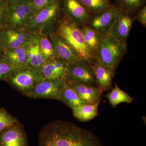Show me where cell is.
Returning <instances> with one entry per match:
<instances>
[{
    "mask_svg": "<svg viewBox=\"0 0 146 146\" xmlns=\"http://www.w3.org/2000/svg\"><path fill=\"white\" fill-rule=\"evenodd\" d=\"M135 13L120 9L106 33L119 41L126 42L133 22L136 20Z\"/></svg>",
    "mask_w": 146,
    "mask_h": 146,
    "instance_id": "52a82bcc",
    "label": "cell"
},
{
    "mask_svg": "<svg viewBox=\"0 0 146 146\" xmlns=\"http://www.w3.org/2000/svg\"><path fill=\"white\" fill-rule=\"evenodd\" d=\"M0 146H28L23 127L19 122L0 132Z\"/></svg>",
    "mask_w": 146,
    "mask_h": 146,
    "instance_id": "4fadbf2b",
    "label": "cell"
},
{
    "mask_svg": "<svg viewBox=\"0 0 146 146\" xmlns=\"http://www.w3.org/2000/svg\"><path fill=\"white\" fill-rule=\"evenodd\" d=\"M63 16L78 26L86 25L91 14L79 0H62Z\"/></svg>",
    "mask_w": 146,
    "mask_h": 146,
    "instance_id": "30bf717a",
    "label": "cell"
},
{
    "mask_svg": "<svg viewBox=\"0 0 146 146\" xmlns=\"http://www.w3.org/2000/svg\"><path fill=\"white\" fill-rule=\"evenodd\" d=\"M45 62L39 48L38 38L36 35H34L26 46V65L35 69H39Z\"/></svg>",
    "mask_w": 146,
    "mask_h": 146,
    "instance_id": "ac0fdd59",
    "label": "cell"
},
{
    "mask_svg": "<svg viewBox=\"0 0 146 146\" xmlns=\"http://www.w3.org/2000/svg\"><path fill=\"white\" fill-rule=\"evenodd\" d=\"M62 16L63 1L53 0L35 14L26 31L33 35H48L54 31Z\"/></svg>",
    "mask_w": 146,
    "mask_h": 146,
    "instance_id": "3957f363",
    "label": "cell"
},
{
    "mask_svg": "<svg viewBox=\"0 0 146 146\" xmlns=\"http://www.w3.org/2000/svg\"><path fill=\"white\" fill-rule=\"evenodd\" d=\"M48 36L56 57L68 63H76L82 60L79 58L74 50L65 40L54 32Z\"/></svg>",
    "mask_w": 146,
    "mask_h": 146,
    "instance_id": "9a60e30c",
    "label": "cell"
},
{
    "mask_svg": "<svg viewBox=\"0 0 146 146\" xmlns=\"http://www.w3.org/2000/svg\"><path fill=\"white\" fill-rule=\"evenodd\" d=\"M53 0H31L30 2L35 13L51 2Z\"/></svg>",
    "mask_w": 146,
    "mask_h": 146,
    "instance_id": "f546056e",
    "label": "cell"
},
{
    "mask_svg": "<svg viewBox=\"0 0 146 146\" xmlns=\"http://www.w3.org/2000/svg\"><path fill=\"white\" fill-rule=\"evenodd\" d=\"M136 20L145 27H146V6H144L135 13Z\"/></svg>",
    "mask_w": 146,
    "mask_h": 146,
    "instance_id": "4dcf8cb0",
    "label": "cell"
},
{
    "mask_svg": "<svg viewBox=\"0 0 146 146\" xmlns=\"http://www.w3.org/2000/svg\"><path fill=\"white\" fill-rule=\"evenodd\" d=\"M2 31L4 49H14L27 46L34 36L26 30L6 28L2 29Z\"/></svg>",
    "mask_w": 146,
    "mask_h": 146,
    "instance_id": "5bb4252c",
    "label": "cell"
},
{
    "mask_svg": "<svg viewBox=\"0 0 146 146\" xmlns=\"http://www.w3.org/2000/svg\"><path fill=\"white\" fill-rule=\"evenodd\" d=\"M68 65L69 63L56 56L45 61L39 70L44 79L66 81Z\"/></svg>",
    "mask_w": 146,
    "mask_h": 146,
    "instance_id": "9c48e42d",
    "label": "cell"
},
{
    "mask_svg": "<svg viewBox=\"0 0 146 146\" xmlns=\"http://www.w3.org/2000/svg\"><path fill=\"white\" fill-rule=\"evenodd\" d=\"M18 122L17 119L5 109H0V132Z\"/></svg>",
    "mask_w": 146,
    "mask_h": 146,
    "instance_id": "4316f807",
    "label": "cell"
},
{
    "mask_svg": "<svg viewBox=\"0 0 146 146\" xmlns=\"http://www.w3.org/2000/svg\"><path fill=\"white\" fill-rule=\"evenodd\" d=\"M54 32L65 40L81 60L91 64L96 61L95 54L86 44L80 27L63 14Z\"/></svg>",
    "mask_w": 146,
    "mask_h": 146,
    "instance_id": "7a4b0ae2",
    "label": "cell"
},
{
    "mask_svg": "<svg viewBox=\"0 0 146 146\" xmlns=\"http://www.w3.org/2000/svg\"><path fill=\"white\" fill-rule=\"evenodd\" d=\"M38 38L39 48L45 61L56 57L53 47L48 35H36Z\"/></svg>",
    "mask_w": 146,
    "mask_h": 146,
    "instance_id": "cb8c5ba5",
    "label": "cell"
},
{
    "mask_svg": "<svg viewBox=\"0 0 146 146\" xmlns=\"http://www.w3.org/2000/svg\"><path fill=\"white\" fill-rule=\"evenodd\" d=\"M58 100L63 102L71 109L78 106L86 104L66 81L63 82L61 85Z\"/></svg>",
    "mask_w": 146,
    "mask_h": 146,
    "instance_id": "d6986e66",
    "label": "cell"
},
{
    "mask_svg": "<svg viewBox=\"0 0 146 146\" xmlns=\"http://www.w3.org/2000/svg\"><path fill=\"white\" fill-rule=\"evenodd\" d=\"M15 68L13 67L2 54H0V81L4 80Z\"/></svg>",
    "mask_w": 146,
    "mask_h": 146,
    "instance_id": "83f0119b",
    "label": "cell"
},
{
    "mask_svg": "<svg viewBox=\"0 0 146 146\" xmlns=\"http://www.w3.org/2000/svg\"><path fill=\"white\" fill-rule=\"evenodd\" d=\"M26 46L14 49H4L3 54L15 68L26 66Z\"/></svg>",
    "mask_w": 146,
    "mask_h": 146,
    "instance_id": "ffe728a7",
    "label": "cell"
},
{
    "mask_svg": "<svg viewBox=\"0 0 146 146\" xmlns=\"http://www.w3.org/2000/svg\"><path fill=\"white\" fill-rule=\"evenodd\" d=\"M86 44L95 54L96 52L99 44L101 35L88 26L84 25L80 27Z\"/></svg>",
    "mask_w": 146,
    "mask_h": 146,
    "instance_id": "603a6c76",
    "label": "cell"
},
{
    "mask_svg": "<svg viewBox=\"0 0 146 146\" xmlns=\"http://www.w3.org/2000/svg\"><path fill=\"white\" fill-rule=\"evenodd\" d=\"M96 80V86L103 91L111 89L115 72L96 61L91 64Z\"/></svg>",
    "mask_w": 146,
    "mask_h": 146,
    "instance_id": "e0dca14e",
    "label": "cell"
},
{
    "mask_svg": "<svg viewBox=\"0 0 146 146\" xmlns=\"http://www.w3.org/2000/svg\"><path fill=\"white\" fill-rule=\"evenodd\" d=\"M39 146H104L92 131L72 122L55 121L43 127Z\"/></svg>",
    "mask_w": 146,
    "mask_h": 146,
    "instance_id": "6da1fadb",
    "label": "cell"
},
{
    "mask_svg": "<svg viewBox=\"0 0 146 146\" xmlns=\"http://www.w3.org/2000/svg\"><path fill=\"white\" fill-rule=\"evenodd\" d=\"M43 80L39 69L26 66L15 68L5 81L24 96L28 97L36 84Z\"/></svg>",
    "mask_w": 146,
    "mask_h": 146,
    "instance_id": "5b68a950",
    "label": "cell"
},
{
    "mask_svg": "<svg viewBox=\"0 0 146 146\" xmlns=\"http://www.w3.org/2000/svg\"><path fill=\"white\" fill-rule=\"evenodd\" d=\"M66 81L96 86L91 64L83 60L69 63Z\"/></svg>",
    "mask_w": 146,
    "mask_h": 146,
    "instance_id": "ba28073f",
    "label": "cell"
},
{
    "mask_svg": "<svg viewBox=\"0 0 146 146\" xmlns=\"http://www.w3.org/2000/svg\"><path fill=\"white\" fill-rule=\"evenodd\" d=\"M35 14L30 2L9 5L6 28L26 31Z\"/></svg>",
    "mask_w": 146,
    "mask_h": 146,
    "instance_id": "8992f818",
    "label": "cell"
},
{
    "mask_svg": "<svg viewBox=\"0 0 146 146\" xmlns=\"http://www.w3.org/2000/svg\"><path fill=\"white\" fill-rule=\"evenodd\" d=\"M91 15L107 9L112 5L110 0H79Z\"/></svg>",
    "mask_w": 146,
    "mask_h": 146,
    "instance_id": "d4e9b609",
    "label": "cell"
},
{
    "mask_svg": "<svg viewBox=\"0 0 146 146\" xmlns=\"http://www.w3.org/2000/svg\"><path fill=\"white\" fill-rule=\"evenodd\" d=\"M102 99L94 104H84L73 108L72 110L76 119L82 122L91 121L98 115L99 105Z\"/></svg>",
    "mask_w": 146,
    "mask_h": 146,
    "instance_id": "44dd1931",
    "label": "cell"
},
{
    "mask_svg": "<svg viewBox=\"0 0 146 146\" xmlns=\"http://www.w3.org/2000/svg\"><path fill=\"white\" fill-rule=\"evenodd\" d=\"M120 9L115 5L95 14L91 15L86 25L100 35L105 33L110 28Z\"/></svg>",
    "mask_w": 146,
    "mask_h": 146,
    "instance_id": "8fae6325",
    "label": "cell"
},
{
    "mask_svg": "<svg viewBox=\"0 0 146 146\" xmlns=\"http://www.w3.org/2000/svg\"><path fill=\"white\" fill-rule=\"evenodd\" d=\"M63 82L44 79L36 84L29 98L58 100Z\"/></svg>",
    "mask_w": 146,
    "mask_h": 146,
    "instance_id": "7c38bea8",
    "label": "cell"
},
{
    "mask_svg": "<svg viewBox=\"0 0 146 146\" xmlns=\"http://www.w3.org/2000/svg\"><path fill=\"white\" fill-rule=\"evenodd\" d=\"M4 1L8 2L9 5H11L30 2L31 0H4Z\"/></svg>",
    "mask_w": 146,
    "mask_h": 146,
    "instance_id": "1f68e13d",
    "label": "cell"
},
{
    "mask_svg": "<svg viewBox=\"0 0 146 146\" xmlns=\"http://www.w3.org/2000/svg\"><path fill=\"white\" fill-rule=\"evenodd\" d=\"M4 47L3 38L2 30L0 29V54H2Z\"/></svg>",
    "mask_w": 146,
    "mask_h": 146,
    "instance_id": "d6a6232c",
    "label": "cell"
},
{
    "mask_svg": "<svg viewBox=\"0 0 146 146\" xmlns=\"http://www.w3.org/2000/svg\"><path fill=\"white\" fill-rule=\"evenodd\" d=\"M9 4L4 0H0V29L5 28L8 20Z\"/></svg>",
    "mask_w": 146,
    "mask_h": 146,
    "instance_id": "f1b7e54d",
    "label": "cell"
},
{
    "mask_svg": "<svg viewBox=\"0 0 146 146\" xmlns=\"http://www.w3.org/2000/svg\"><path fill=\"white\" fill-rule=\"evenodd\" d=\"M126 51V42L117 40L105 33L101 35L96 60L115 72Z\"/></svg>",
    "mask_w": 146,
    "mask_h": 146,
    "instance_id": "277c9868",
    "label": "cell"
},
{
    "mask_svg": "<svg viewBox=\"0 0 146 146\" xmlns=\"http://www.w3.org/2000/svg\"><path fill=\"white\" fill-rule=\"evenodd\" d=\"M105 97L113 108L116 107L121 103H131L133 101L132 98L125 91L120 89L116 83H115L114 88L112 89L110 92L108 93Z\"/></svg>",
    "mask_w": 146,
    "mask_h": 146,
    "instance_id": "7402d4cb",
    "label": "cell"
},
{
    "mask_svg": "<svg viewBox=\"0 0 146 146\" xmlns=\"http://www.w3.org/2000/svg\"><path fill=\"white\" fill-rule=\"evenodd\" d=\"M146 0H116L115 5L121 10L136 13L145 6Z\"/></svg>",
    "mask_w": 146,
    "mask_h": 146,
    "instance_id": "484cf974",
    "label": "cell"
},
{
    "mask_svg": "<svg viewBox=\"0 0 146 146\" xmlns=\"http://www.w3.org/2000/svg\"><path fill=\"white\" fill-rule=\"evenodd\" d=\"M86 104H94L102 99L103 91L97 86L72 81H66Z\"/></svg>",
    "mask_w": 146,
    "mask_h": 146,
    "instance_id": "2e32d148",
    "label": "cell"
}]
</instances>
